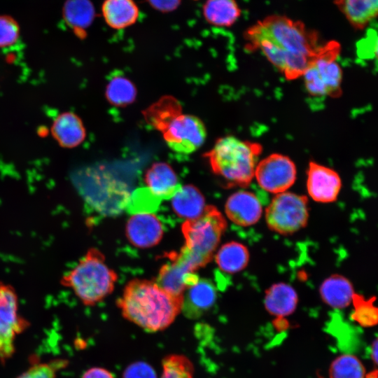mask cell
Instances as JSON below:
<instances>
[{
    "instance_id": "obj_1",
    "label": "cell",
    "mask_w": 378,
    "mask_h": 378,
    "mask_svg": "<svg viewBox=\"0 0 378 378\" xmlns=\"http://www.w3.org/2000/svg\"><path fill=\"white\" fill-rule=\"evenodd\" d=\"M246 48L260 50L288 80L302 76L321 45L318 36L299 21L270 15L248 28Z\"/></svg>"
},
{
    "instance_id": "obj_2",
    "label": "cell",
    "mask_w": 378,
    "mask_h": 378,
    "mask_svg": "<svg viewBox=\"0 0 378 378\" xmlns=\"http://www.w3.org/2000/svg\"><path fill=\"white\" fill-rule=\"evenodd\" d=\"M183 296H174L155 281L134 279L125 286L118 306L122 316L145 330L167 328L181 311Z\"/></svg>"
},
{
    "instance_id": "obj_3",
    "label": "cell",
    "mask_w": 378,
    "mask_h": 378,
    "mask_svg": "<svg viewBox=\"0 0 378 378\" xmlns=\"http://www.w3.org/2000/svg\"><path fill=\"white\" fill-rule=\"evenodd\" d=\"M262 148L258 143L241 140L233 136L218 139L206 154L213 172L228 186L247 187Z\"/></svg>"
},
{
    "instance_id": "obj_4",
    "label": "cell",
    "mask_w": 378,
    "mask_h": 378,
    "mask_svg": "<svg viewBox=\"0 0 378 378\" xmlns=\"http://www.w3.org/2000/svg\"><path fill=\"white\" fill-rule=\"evenodd\" d=\"M105 260L99 249L90 248L78 264L62 277L61 284L71 288L84 304H96L113 292L118 278Z\"/></svg>"
},
{
    "instance_id": "obj_5",
    "label": "cell",
    "mask_w": 378,
    "mask_h": 378,
    "mask_svg": "<svg viewBox=\"0 0 378 378\" xmlns=\"http://www.w3.org/2000/svg\"><path fill=\"white\" fill-rule=\"evenodd\" d=\"M226 227L223 215L212 205L206 206L197 218L183 223L185 245L180 252L195 270L212 260Z\"/></svg>"
},
{
    "instance_id": "obj_6",
    "label": "cell",
    "mask_w": 378,
    "mask_h": 378,
    "mask_svg": "<svg viewBox=\"0 0 378 378\" xmlns=\"http://www.w3.org/2000/svg\"><path fill=\"white\" fill-rule=\"evenodd\" d=\"M340 52L337 42L321 45L303 74L305 88L315 97H338L342 93V70L336 59Z\"/></svg>"
},
{
    "instance_id": "obj_7",
    "label": "cell",
    "mask_w": 378,
    "mask_h": 378,
    "mask_svg": "<svg viewBox=\"0 0 378 378\" xmlns=\"http://www.w3.org/2000/svg\"><path fill=\"white\" fill-rule=\"evenodd\" d=\"M309 218L306 196L284 192L276 194L265 210L268 227L281 234H290L305 227Z\"/></svg>"
},
{
    "instance_id": "obj_8",
    "label": "cell",
    "mask_w": 378,
    "mask_h": 378,
    "mask_svg": "<svg viewBox=\"0 0 378 378\" xmlns=\"http://www.w3.org/2000/svg\"><path fill=\"white\" fill-rule=\"evenodd\" d=\"M28 327V321L18 312V300L14 288L0 281V360L5 361L15 351L17 335Z\"/></svg>"
},
{
    "instance_id": "obj_9",
    "label": "cell",
    "mask_w": 378,
    "mask_h": 378,
    "mask_svg": "<svg viewBox=\"0 0 378 378\" xmlns=\"http://www.w3.org/2000/svg\"><path fill=\"white\" fill-rule=\"evenodd\" d=\"M164 139L170 149L179 154H191L204 143L206 130L197 116L181 114L169 123L164 132Z\"/></svg>"
},
{
    "instance_id": "obj_10",
    "label": "cell",
    "mask_w": 378,
    "mask_h": 378,
    "mask_svg": "<svg viewBox=\"0 0 378 378\" xmlns=\"http://www.w3.org/2000/svg\"><path fill=\"white\" fill-rule=\"evenodd\" d=\"M296 176V167L290 158L272 153L258 162L254 176L263 190L279 194L293 185Z\"/></svg>"
},
{
    "instance_id": "obj_11",
    "label": "cell",
    "mask_w": 378,
    "mask_h": 378,
    "mask_svg": "<svg viewBox=\"0 0 378 378\" xmlns=\"http://www.w3.org/2000/svg\"><path fill=\"white\" fill-rule=\"evenodd\" d=\"M168 258L169 261L161 267L155 281L169 293L182 297L185 290L195 284L199 277L180 252L169 253Z\"/></svg>"
},
{
    "instance_id": "obj_12",
    "label": "cell",
    "mask_w": 378,
    "mask_h": 378,
    "mask_svg": "<svg viewBox=\"0 0 378 378\" xmlns=\"http://www.w3.org/2000/svg\"><path fill=\"white\" fill-rule=\"evenodd\" d=\"M307 189L316 202H335L342 188V180L337 172L315 162H310L307 169Z\"/></svg>"
},
{
    "instance_id": "obj_13",
    "label": "cell",
    "mask_w": 378,
    "mask_h": 378,
    "mask_svg": "<svg viewBox=\"0 0 378 378\" xmlns=\"http://www.w3.org/2000/svg\"><path fill=\"white\" fill-rule=\"evenodd\" d=\"M163 232L161 221L152 212L134 214L125 226L128 241L139 248H148L157 245L161 241Z\"/></svg>"
},
{
    "instance_id": "obj_14",
    "label": "cell",
    "mask_w": 378,
    "mask_h": 378,
    "mask_svg": "<svg viewBox=\"0 0 378 378\" xmlns=\"http://www.w3.org/2000/svg\"><path fill=\"white\" fill-rule=\"evenodd\" d=\"M262 206L255 195L239 190L231 195L225 204L227 217L237 225L246 227L256 223L262 216Z\"/></svg>"
},
{
    "instance_id": "obj_15",
    "label": "cell",
    "mask_w": 378,
    "mask_h": 378,
    "mask_svg": "<svg viewBox=\"0 0 378 378\" xmlns=\"http://www.w3.org/2000/svg\"><path fill=\"white\" fill-rule=\"evenodd\" d=\"M216 298L213 283L206 279H199L185 290L181 311L189 318H197L213 307Z\"/></svg>"
},
{
    "instance_id": "obj_16",
    "label": "cell",
    "mask_w": 378,
    "mask_h": 378,
    "mask_svg": "<svg viewBox=\"0 0 378 378\" xmlns=\"http://www.w3.org/2000/svg\"><path fill=\"white\" fill-rule=\"evenodd\" d=\"M145 183L160 200L171 199L182 186L173 169L164 162L155 163L147 170Z\"/></svg>"
},
{
    "instance_id": "obj_17",
    "label": "cell",
    "mask_w": 378,
    "mask_h": 378,
    "mask_svg": "<svg viewBox=\"0 0 378 378\" xmlns=\"http://www.w3.org/2000/svg\"><path fill=\"white\" fill-rule=\"evenodd\" d=\"M51 132L61 146L69 148L78 146L85 136L80 119L71 112L58 115L52 122Z\"/></svg>"
},
{
    "instance_id": "obj_18",
    "label": "cell",
    "mask_w": 378,
    "mask_h": 378,
    "mask_svg": "<svg viewBox=\"0 0 378 378\" xmlns=\"http://www.w3.org/2000/svg\"><path fill=\"white\" fill-rule=\"evenodd\" d=\"M319 293L323 301L335 309L348 307L355 294L351 282L340 274H332L326 279L320 286Z\"/></svg>"
},
{
    "instance_id": "obj_19",
    "label": "cell",
    "mask_w": 378,
    "mask_h": 378,
    "mask_svg": "<svg viewBox=\"0 0 378 378\" xmlns=\"http://www.w3.org/2000/svg\"><path fill=\"white\" fill-rule=\"evenodd\" d=\"M297 304V293L288 284H274L266 290L264 304L272 315L279 318L288 316L295 310Z\"/></svg>"
},
{
    "instance_id": "obj_20",
    "label": "cell",
    "mask_w": 378,
    "mask_h": 378,
    "mask_svg": "<svg viewBox=\"0 0 378 378\" xmlns=\"http://www.w3.org/2000/svg\"><path fill=\"white\" fill-rule=\"evenodd\" d=\"M171 203L174 213L185 220L197 218L206 207L203 195L192 185L181 186Z\"/></svg>"
},
{
    "instance_id": "obj_21",
    "label": "cell",
    "mask_w": 378,
    "mask_h": 378,
    "mask_svg": "<svg viewBox=\"0 0 378 378\" xmlns=\"http://www.w3.org/2000/svg\"><path fill=\"white\" fill-rule=\"evenodd\" d=\"M337 6L349 22L357 29H363L378 17V0H335Z\"/></svg>"
},
{
    "instance_id": "obj_22",
    "label": "cell",
    "mask_w": 378,
    "mask_h": 378,
    "mask_svg": "<svg viewBox=\"0 0 378 378\" xmlns=\"http://www.w3.org/2000/svg\"><path fill=\"white\" fill-rule=\"evenodd\" d=\"M102 13L106 22L113 29L133 24L139 18V8L133 0H105Z\"/></svg>"
},
{
    "instance_id": "obj_23",
    "label": "cell",
    "mask_w": 378,
    "mask_h": 378,
    "mask_svg": "<svg viewBox=\"0 0 378 378\" xmlns=\"http://www.w3.org/2000/svg\"><path fill=\"white\" fill-rule=\"evenodd\" d=\"M216 262L223 272L234 274L244 270L249 260L247 248L237 241L223 245L215 256Z\"/></svg>"
},
{
    "instance_id": "obj_24",
    "label": "cell",
    "mask_w": 378,
    "mask_h": 378,
    "mask_svg": "<svg viewBox=\"0 0 378 378\" xmlns=\"http://www.w3.org/2000/svg\"><path fill=\"white\" fill-rule=\"evenodd\" d=\"M206 21L218 27L232 25L241 15L235 0H206L203 6Z\"/></svg>"
},
{
    "instance_id": "obj_25",
    "label": "cell",
    "mask_w": 378,
    "mask_h": 378,
    "mask_svg": "<svg viewBox=\"0 0 378 378\" xmlns=\"http://www.w3.org/2000/svg\"><path fill=\"white\" fill-rule=\"evenodd\" d=\"M94 10L90 0H67L63 7V17L74 30H83L92 22Z\"/></svg>"
},
{
    "instance_id": "obj_26",
    "label": "cell",
    "mask_w": 378,
    "mask_h": 378,
    "mask_svg": "<svg viewBox=\"0 0 378 378\" xmlns=\"http://www.w3.org/2000/svg\"><path fill=\"white\" fill-rule=\"evenodd\" d=\"M365 368L355 355L342 354L330 364V378H365Z\"/></svg>"
},
{
    "instance_id": "obj_27",
    "label": "cell",
    "mask_w": 378,
    "mask_h": 378,
    "mask_svg": "<svg viewBox=\"0 0 378 378\" xmlns=\"http://www.w3.org/2000/svg\"><path fill=\"white\" fill-rule=\"evenodd\" d=\"M376 298H367L356 293L353 296L354 310L352 319L363 328H371L378 325V307L374 304Z\"/></svg>"
},
{
    "instance_id": "obj_28",
    "label": "cell",
    "mask_w": 378,
    "mask_h": 378,
    "mask_svg": "<svg viewBox=\"0 0 378 378\" xmlns=\"http://www.w3.org/2000/svg\"><path fill=\"white\" fill-rule=\"evenodd\" d=\"M106 96L112 104L125 105L134 100L135 89L130 80L125 78L118 76L108 83L106 88Z\"/></svg>"
},
{
    "instance_id": "obj_29",
    "label": "cell",
    "mask_w": 378,
    "mask_h": 378,
    "mask_svg": "<svg viewBox=\"0 0 378 378\" xmlns=\"http://www.w3.org/2000/svg\"><path fill=\"white\" fill-rule=\"evenodd\" d=\"M161 378H193V366L184 356L171 355L162 360Z\"/></svg>"
},
{
    "instance_id": "obj_30",
    "label": "cell",
    "mask_w": 378,
    "mask_h": 378,
    "mask_svg": "<svg viewBox=\"0 0 378 378\" xmlns=\"http://www.w3.org/2000/svg\"><path fill=\"white\" fill-rule=\"evenodd\" d=\"M20 35V29L18 22L10 15H0V48L15 44Z\"/></svg>"
},
{
    "instance_id": "obj_31",
    "label": "cell",
    "mask_w": 378,
    "mask_h": 378,
    "mask_svg": "<svg viewBox=\"0 0 378 378\" xmlns=\"http://www.w3.org/2000/svg\"><path fill=\"white\" fill-rule=\"evenodd\" d=\"M65 361L55 360L35 364L17 378H55L57 371L64 366Z\"/></svg>"
},
{
    "instance_id": "obj_32",
    "label": "cell",
    "mask_w": 378,
    "mask_h": 378,
    "mask_svg": "<svg viewBox=\"0 0 378 378\" xmlns=\"http://www.w3.org/2000/svg\"><path fill=\"white\" fill-rule=\"evenodd\" d=\"M123 378H157L155 370L148 363L139 361L129 365L123 373Z\"/></svg>"
},
{
    "instance_id": "obj_33",
    "label": "cell",
    "mask_w": 378,
    "mask_h": 378,
    "mask_svg": "<svg viewBox=\"0 0 378 378\" xmlns=\"http://www.w3.org/2000/svg\"><path fill=\"white\" fill-rule=\"evenodd\" d=\"M148 1L154 8L162 12H169L176 9L181 0H148Z\"/></svg>"
},
{
    "instance_id": "obj_34",
    "label": "cell",
    "mask_w": 378,
    "mask_h": 378,
    "mask_svg": "<svg viewBox=\"0 0 378 378\" xmlns=\"http://www.w3.org/2000/svg\"><path fill=\"white\" fill-rule=\"evenodd\" d=\"M82 378H114V377L106 369L92 368L83 374Z\"/></svg>"
},
{
    "instance_id": "obj_35",
    "label": "cell",
    "mask_w": 378,
    "mask_h": 378,
    "mask_svg": "<svg viewBox=\"0 0 378 378\" xmlns=\"http://www.w3.org/2000/svg\"><path fill=\"white\" fill-rule=\"evenodd\" d=\"M370 357L373 363L378 366V337L372 342L370 346Z\"/></svg>"
},
{
    "instance_id": "obj_36",
    "label": "cell",
    "mask_w": 378,
    "mask_h": 378,
    "mask_svg": "<svg viewBox=\"0 0 378 378\" xmlns=\"http://www.w3.org/2000/svg\"><path fill=\"white\" fill-rule=\"evenodd\" d=\"M373 52L376 59L378 61V37L376 38L373 43Z\"/></svg>"
}]
</instances>
